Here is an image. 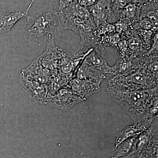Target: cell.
<instances>
[{
    "label": "cell",
    "mask_w": 158,
    "mask_h": 158,
    "mask_svg": "<svg viewBox=\"0 0 158 158\" xmlns=\"http://www.w3.org/2000/svg\"><path fill=\"white\" fill-rule=\"evenodd\" d=\"M107 92L126 111L135 123L150 126L158 117V87L137 90L114 85L108 86Z\"/></svg>",
    "instance_id": "1"
},
{
    "label": "cell",
    "mask_w": 158,
    "mask_h": 158,
    "mask_svg": "<svg viewBox=\"0 0 158 158\" xmlns=\"http://www.w3.org/2000/svg\"><path fill=\"white\" fill-rule=\"evenodd\" d=\"M23 27L22 34L26 41L41 46L51 40L56 39L66 30L65 20L61 11L54 10L52 6L44 13L28 15Z\"/></svg>",
    "instance_id": "2"
},
{
    "label": "cell",
    "mask_w": 158,
    "mask_h": 158,
    "mask_svg": "<svg viewBox=\"0 0 158 158\" xmlns=\"http://www.w3.org/2000/svg\"><path fill=\"white\" fill-rule=\"evenodd\" d=\"M119 85L137 90H147L158 87V82L141 67L134 73L126 76H114L109 81L108 86Z\"/></svg>",
    "instance_id": "3"
},
{
    "label": "cell",
    "mask_w": 158,
    "mask_h": 158,
    "mask_svg": "<svg viewBox=\"0 0 158 158\" xmlns=\"http://www.w3.org/2000/svg\"><path fill=\"white\" fill-rule=\"evenodd\" d=\"M86 8L96 27L102 24H114L118 21L114 14L111 0H98Z\"/></svg>",
    "instance_id": "4"
},
{
    "label": "cell",
    "mask_w": 158,
    "mask_h": 158,
    "mask_svg": "<svg viewBox=\"0 0 158 158\" xmlns=\"http://www.w3.org/2000/svg\"><path fill=\"white\" fill-rule=\"evenodd\" d=\"M83 101L84 100L73 92L68 86L59 89L51 96L47 104L52 107L66 110Z\"/></svg>",
    "instance_id": "5"
},
{
    "label": "cell",
    "mask_w": 158,
    "mask_h": 158,
    "mask_svg": "<svg viewBox=\"0 0 158 158\" xmlns=\"http://www.w3.org/2000/svg\"><path fill=\"white\" fill-rule=\"evenodd\" d=\"M20 82L28 95L36 102L47 103L52 96L44 84H41L30 77L21 74Z\"/></svg>",
    "instance_id": "6"
},
{
    "label": "cell",
    "mask_w": 158,
    "mask_h": 158,
    "mask_svg": "<svg viewBox=\"0 0 158 158\" xmlns=\"http://www.w3.org/2000/svg\"><path fill=\"white\" fill-rule=\"evenodd\" d=\"M107 54L105 46L98 43L86 56L84 61L88 64L99 69L106 74L111 73V67L107 62Z\"/></svg>",
    "instance_id": "7"
},
{
    "label": "cell",
    "mask_w": 158,
    "mask_h": 158,
    "mask_svg": "<svg viewBox=\"0 0 158 158\" xmlns=\"http://www.w3.org/2000/svg\"><path fill=\"white\" fill-rule=\"evenodd\" d=\"M69 86L73 92L84 101L101 90L100 84L77 77L71 80Z\"/></svg>",
    "instance_id": "8"
},
{
    "label": "cell",
    "mask_w": 158,
    "mask_h": 158,
    "mask_svg": "<svg viewBox=\"0 0 158 158\" xmlns=\"http://www.w3.org/2000/svg\"><path fill=\"white\" fill-rule=\"evenodd\" d=\"M35 1H31L28 7L25 11L0 13V34H5L9 32L20 19L24 17H27L29 15V11Z\"/></svg>",
    "instance_id": "9"
},
{
    "label": "cell",
    "mask_w": 158,
    "mask_h": 158,
    "mask_svg": "<svg viewBox=\"0 0 158 158\" xmlns=\"http://www.w3.org/2000/svg\"><path fill=\"white\" fill-rule=\"evenodd\" d=\"M106 74L99 69L89 65L83 60L77 71L76 77L101 85L103 81L106 78Z\"/></svg>",
    "instance_id": "10"
},
{
    "label": "cell",
    "mask_w": 158,
    "mask_h": 158,
    "mask_svg": "<svg viewBox=\"0 0 158 158\" xmlns=\"http://www.w3.org/2000/svg\"><path fill=\"white\" fill-rule=\"evenodd\" d=\"M150 126L140 123H135L128 126L121 131L116 136L115 141V148L123 141L129 138L138 137L141 133L148 129Z\"/></svg>",
    "instance_id": "11"
},
{
    "label": "cell",
    "mask_w": 158,
    "mask_h": 158,
    "mask_svg": "<svg viewBox=\"0 0 158 158\" xmlns=\"http://www.w3.org/2000/svg\"><path fill=\"white\" fill-rule=\"evenodd\" d=\"M141 8L135 2L128 3L120 12V18H125L133 23L138 21L141 15Z\"/></svg>",
    "instance_id": "12"
},
{
    "label": "cell",
    "mask_w": 158,
    "mask_h": 158,
    "mask_svg": "<svg viewBox=\"0 0 158 158\" xmlns=\"http://www.w3.org/2000/svg\"><path fill=\"white\" fill-rule=\"evenodd\" d=\"M128 47L131 52L139 59H142L143 55L148 51L144 49L139 36L134 31L131 37L127 40Z\"/></svg>",
    "instance_id": "13"
},
{
    "label": "cell",
    "mask_w": 158,
    "mask_h": 158,
    "mask_svg": "<svg viewBox=\"0 0 158 158\" xmlns=\"http://www.w3.org/2000/svg\"><path fill=\"white\" fill-rule=\"evenodd\" d=\"M137 137L129 138L123 141L116 148V153L114 158L123 157L132 151L137 140Z\"/></svg>",
    "instance_id": "14"
},
{
    "label": "cell",
    "mask_w": 158,
    "mask_h": 158,
    "mask_svg": "<svg viewBox=\"0 0 158 158\" xmlns=\"http://www.w3.org/2000/svg\"><path fill=\"white\" fill-rule=\"evenodd\" d=\"M135 31L141 40L143 48L144 49L148 51L152 45L154 36L156 33L150 30H137Z\"/></svg>",
    "instance_id": "15"
},
{
    "label": "cell",
    "mask_w": 158,
    "mask_h": 158,
    "mask_svg": "<svg viewBox=\"0 0 158 158\" xmlns=\"http://www.w3.org/2000/svg\"><path fill=\"white\" fill-rule=\"evenodd\" d=\"M79 0H59L57 11H61L66 7L75 6L79 4Z\"/></svg>",
    "instance_id": "16"
},
{
    "label": "cell",
    "mask_w": 158,
    "mask_h": 158,
    "mask_svg": "<svg viewBox=\"0 0 158 158\" xmlns=\"http://www.w3.org/2000/svg\"><path fill=\"white\" fill-rule=\"evenodd\" d=\"M98 0H79V4L80 6L85 8H88L94 5Z\"/></svg>",
    "instance_id": "17"
},
{
    "label": "cell",
    "mask_w": 158,
    "mask_h": 158,
    "mask_svg": "<svg viewBox=\"0 0 158 158\" xmlns=\"http://www.w3.org/2000/svg\"><path fill=\"white\" fill-rule=\"evenodd\" d=\"M156 2H158V0H136L135 2L137 3L139 6H141V5L145 4V3Z\"/></svg>",
    "instance_id": "18"
},
{
    "label": "cell",
    "mask_w": 158,
    "mask_h": 158,
    "mask_svg": "<svg viewBox=\"0 0 158 158\" xmlns=\"http://www.w3.org/2000/svg\"><path fill=\"white\" fill-rule=\"evenodd\" d=\"M141 158H158V156H150L145 157H143Z\"/></svg>",
    "instance_id": "19"
},
{
    "label": "cell",
    "mask_w": 158,
    "mask_h": 158,
    "mask_svg": "<svg viewBox=\"0 0 158 158\" xmlns=\"http://www.w3.org/2000/svg\"><path fill=\"white\" fill-rule=\"evenodd\" d=\"M136 0H127L128 2H135Z\"/></svg>",
    "instance_id": "20"
},
{
    "label": "cell",
    "mask_w": 158,
    "mask_h": 158,
    "mask_svg": "<svg viewBox=\"0 0 158 158\" xmlns=\"http://www.w3.org/2000/svg\"><path fill=\"white\" fill-rule=\"evenodd\" d=\"M111 158H114V157H112Z\"/></svg>",
    "instance_id": "21"
}]
</instances>
